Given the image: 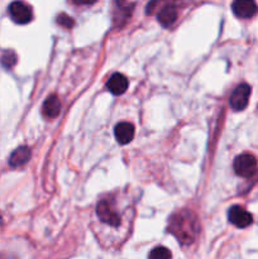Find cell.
Instances as JSON below:
<instances>
[{
  "label": "cell",
  "instance_id": "obj_1",
  "mask_svg": "<svg viewBox=\"0 0 258 259\" xmlns=\"http://www.w3.org/2000/svg\"><path fill=\"white\" fill-rule=\"evenodd\" d=\"M197 220L191 212L187 210L174 215L169 222L168 230L182 243L190 244L195 239L197 234Z\"/></svg>",
  "mask_w": 258,
  "mask_h": 259
},
{
  "label": "cell",
  "instance_id": "obj_2",
  "mask_svg": "<svg viewBox=\"0 0 258 259\" xmlns=\"http://www.w3.org/2000/svg\"><path fill=\"white\" fill-rule=\"evenodd\" d=\"M233 168H234L235 174L240 177H252L257 171V159L254 156L249 153L239 154L237 158L234 159L233 163Z\"/></svg>",
  "mask_w": 258,
  "mask_h": 259
},
{
  "label": "cell",
  "instance_id": "obj_3",
  "mask_svg": "<svg viewBox=\"0 0 258 259\" xmlns=\"http://www.w3.org/2000/svg\"><path fill=\"white\" fill-rule=\"evenodd\" d=\"M9 15L13 22H15L17 24H27L32 20L33 12L29 5L25 4L24 2L17 0L9 5Z\"/></svg>",
  "mask_w": 258,
  "mask_h": 259
},
{
  "label": "cell",
  "instance_id": "obj_4",
  "mask_svg": "<svg viewBox=\"0 0 258 259\" xmlns=\"http://www.w3.org/2000/svg\"><path fill=\"white\" fill-rule=\"evenodd\" d=\"M249 96L250 86L248 83H240V85H238L229 99V104L233 110H244L248 105V101H249Z\"/></svg>",
  "mask_w": 258,
  "mask_h": 259
},
{
  "label": "cell",
  "instance_id": "obj_5",
  "mask_svg": "<svg viewBox=\"0 0 258 259\" xmlns=\"http://www.w3.org/2000/svg\"><path fill=\"white\" fill-rule=\"evenodd\" d=\"M96 212H98L99 219L105 224H109L110 227H118L120 224V218L108 200H103V201L99 202Z\"/></svg>",
  "mask_w": 258,
  "mask_h": 259
},
{
  "label": "cell",
  "instance_id": "obj_6",
  "mask_svg": "<svg viewBox=\"0 0 258 259\" xmlns=\"http://www.w3.org/2000/svg\"><path fill=\"white\" fill-rule=\"evenodd\" d=\"M228 219H229V222L233 225H235L237 228H240V229L249 227L253 222L252 215L244 207L238 206V205L230 207L229 211H228Z\"/></svg>",
  "mask_w": 258,
  "mask_h": 259
},
{
  "label": "cell",
  "instance_id": "obj_7",
  "mask_svg": "<svg viewBox=\"0 0 258 259\" xmlns=\"http://www.w3.org/2000/svg\"><path fill=\"white\" fill-rule=\"evenodd\" d=\"M233 13L238 18L248 19L257 14L258 7L254 0H234L232 4Z\"/></svg>",
  "mask_w": 258,
  "mask_h": 259
},
{
  "label": "cell",
  "instance_id": "obj_8",
  "mask_svg": "<svg viewBox=\"0 0 258 259\" xmlns=\"http://www.w3.org/2000/svg\"><path fill=\"white\" fill-rule=\"evenodd\" d=\"M114 136L119 144H128L134 138V125L128 121H121L116 124L114 129Z\"/></svg>",
  "mask_w": 258,
  "mask_h": 259
},
{
  "label": "cell",
  "instance_id": "obj_9",
  "mask_svg": "<svg viewBox=\"0 0 258 259\" xmlns=\"http://www.w3.org/2000/svg\"><path fill=\"white\" fill-rule=\"evenodd\" d=\"M106 86H108L109 91H110L111 94H114V95H121V94L125 93L126 89H128L129 81L128 78L124 75H121V73H114V75H111V77L108 80Z\"/></svg>",
  "mask_w": 258,
  "mask_h": 259
},
{
  "label": "cell",
  "instance_id": "obj_10",
  "mask_svg": "<svg viewBox=\"0 0 258 259\" xmlns=\"http://www.w3.org/2000/svg\"><path fill=\"white\" fill-rule=\"evenodd\" d=\"M132 13V4L126 0H115V8H114V22L116 24L123 25L126 22Z\"/></svg>",
  "mask_w": 258,
  "mask_h": 259
},
{
  "label": "cell",
  "instance_id": "obj_11",
  "mask_svg": "<svg viewBox=\"0 0 258 259\" xmlns=\"http://www.w3.org/2000/svg\"><path fill=\"white\" fill-rule=\"evenodd\" d=\"M30 154H32V152H30L29 147H19V148H17L12 154H10L9 164L12 167H14V168L23 166V164H25L30 159Z\"/></svg>",
  "mask_w": 258,
  "mask_h": 259
},
{
  "label": "cell",
  "instance_id": "obj_12",
  "mask_svg": "<svg viewBox=\"0 0 258 259\" xmlns=\"http://www.w3.org/2000/svg\"><path fill=\"white\" fill-rule=\"evenodd\" d=\"M177 15H179V13H177L176 7L172 4H168L159 10L158 15H157V19H158V22L161 23L162 27L167 28L176 22Z\"/></svg>",
  "mask_w": 258,
  "mask_h": 259
},
{
  "label": "cell",
  "instance_id": "obj_13",
  "mask_svg": "<svg viewBox=\"0 0 258 259\" xmlns=\"http://www.w3.org/2000/svg\"><path fill=\"white\" fill-rule=\"evenodd\" d=\"M61 110V101L56 95H51L46 99L45 104H43V115L48 119L57 118Z\"/></svg>",
  "mask_w": 258,
  "mask_h": 259
},
{
  "label": "cell",
  "instance_id": "obj_14",
  "mask_svg": "<svg viewBox=\"0 0 258 259\" xmlns=\"http://www.w3.org/2000/svg\"><path fill=\"white\" fill-rule=\"evenodd\" d=\"M148 259H171V252L164 247H157L149 253Z\"/></svg>",
  "mask_w": 258,
  "mask_h": 259
},
{
  "label": "cell",
  "instance_id": "obj_15",
  "mask_svg": "<svg viewBox=\"0 0 258 259\" xmlns=\"http://www.w3.org/2000/svg\"><path fill=\"white\" fill-rule=\"evenodd\" d=\"M17 63V55H15L13 51H8L3 55L2 57V65L4 66L5 68H12L13 66Z\"/></svg>",
  "mask_w": 258,
  "mask_h": 259
},
{
  "label": "cell",
  "instance_id": "obj_16",
  "mask_svg": "<svg viewBox=\"0 0 258 259\" xmlns=\"http://www.w3.org/2000/svg\"><path fill=\"white\" fill-rule=\"evenodd\" d=\"M57 23L61 27L66 28V29H70V28H72L73 25H75V20L71 17H68V15L63 14V13L57 17Z\"/></svg>",
  "mask_w": 258,
  "mask_h": 259
},
{
  "label": "cell",
  "instance_id": "obj_17",
  "mask_svg": "<svg viewBox=\"0 0 258 259\" xmlns=\"http://www.w3.org/2000/svg\"><path fill=\"white\" fill-rule=\"evenodd\" d=\"M76 5H93L96 0H72Z\"/></svg>",
  "mask_w": 258,
  "mask_h": 259
}]
</instances>
